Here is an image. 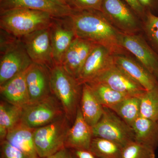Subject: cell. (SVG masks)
<instances>
[{"mask_svg": "<svg viewBox=\"0 0 158 158\" xmlns=\"http://www.w3.org/2000/svg\"><path fill=\"white\" fill-rule=\"evenodd\" d=\"M65 18L76 37L104 46L114 55L128 54L119 41L121 32L111 24L102 11L74 10Z\"/></svg>", "mask_w": 158, "mask_h": 158, "instance_id": "cell-1", "label": "cell"}, {"mask_svg": "<svg viewBox=\"0 0 158 158\" xmlns=\"http://www.w3.org/2000/svg\"><path fill=\"white\" fill-rule=\"evenodd\" d=\"M55 17L45 11L16 9L1 11V30L19 38L50 27Z\"/></svg>", "mask_w": 158, "mask_h": 158, "instance_id": "cell-2", "label": "cell"}, {"mask_svg": "<svg viewBox=\"0 0 158 158\" xmlns=\"http://www.w3.org/2000/svg\"><path fill=\"white\" fill-rule=\"evenodd\" d=\"M49 73L51 93L62 105L65 116L73 124L80 106L82 85L61 65L55 64Z\"/></svg>", "mask_w": 158, "mask_h": 158, "instance_id": "cell-3", "label": "cell"}, {"mask_svg": "<svg viewBox=\"0 0 158 158\" xmlns=\"http://www.w3.org/2000/svg\"><path fill=\"white\" fill-rule=\"evenodd\" d=\"M0 86L26 70L33 62L20 38L1 30Z\"/></svg>", "mask_w": 158, "mask_h": 158, "instance_id": "cell-4", "label": "cell"}, {"mask_svg": "<svg viewBox=\"0 0 158 158\" xmlns=\"http://www.w3.org/2000/svg\"><path fill=\"white\" fill-rule=\"evenodd\" d=\"M72 125L65 116L50 124L35 129L34 141L38 157H48L65 148V138Z\"/></svg>", "mask_w": 158, "mask_h": 158, "instance_id": "cell-5", "label": "cell"}, {"mask_svg": "<svg viewBox=\"0 0 158 158\" xmlns=\"http://www.w3.org/2000/svg\"><path fill=\"white\" fill-rule=\"evenodd\" d=\"M65 116L64 110L52 94L23 107L21 122L29 127L37 129Z\"/></svg>", "mask_w": 158, "mask_h": 158, "instance_id": "cell-6", "label": "cell"}, {"mask_svg": "<svg viewBox=\"0 0 158 158\" xmlns=\"http://www.w3.org/2000/svg\"><path fill=\"white\" fill-rule=\"evenodd\" d=\"M93 137L105 138L116 142L122 147L135 141L132 127L112 110L104 107L102 116L92 127Z\"/></svg>", "mask_w": 158, "mask_h": 158, "instance_id": "cell-7", "label": "cell"}, {"mask_svg": "<svg viewBox=\"0 0 158 158\" xmlns=\"http://www.w3.org/2000/svg\"><path fill=\"white\" fill-rule=\"evenodd\" d=\"M20 39L33 63L44 66L49 70L53 67L55 64L50 27L35 31Z\"/></svg>", "mask_w": 158, "mask_h": 158, "instance_id": "cell-8", "label": "cell"}, {"mask_svg": "<svg viewBox=\"0 0 158 158\" xmlns=\"http://www.w3.org/2000/svg\"><path fill=\"white\" fill-rule=\"evenodd\" d=\"M101 11L111 24L123 34H137L141 30L139 20L121 0H103Z\"/></svg>", "mask_w": 158, "mask_h": 158, "instance_id": "cell-9", "label": "cell"}, {"mask_svg": "<svg viewBox=\"0 0 158 158\" xmlns=\"http://www.w3.org/2000/svg\"><path fill=\"white\" fill-rule=\"evenodd\" d=\"M119 41L122 46L133 54L138 62L158 81V56L151 48L144 37L138 34L121 33Z\"/></svg>", "mask_w": 158, "mask_h": 158, "instance_id": "cell-10", "label": "cell"}, {"mask_svg": "<svg viewBox=\"0 0 158 158\" xmlns=\"http://www.w3.org/2000/svg\"><path fill=\"white\" fill-rule=\"evenodd\" d=\"M114 55L106 48L97 45L87 58L77 81L81 85L92 81L115 64Z\"/></svg>", "mask_w": 158, "mask_h": 158, "instance_id": "cell-11", "label": "cell"}, {"mask_svg": "<svg viewBox=\"0 0 158 158\" xmlns=\"http://www.w3.org/2000/svg\"><path fill=\"white\" fill-rule=\"evenodd\" d=\"M91 82L102 83L113 90L130 96L141 97L146 91L115 64Z\"/></svg>", "mask_w": 158, "mask_h": 158, "instance_id": "cell-12", "label": "cell"}, {"mask_svg": "<svg viewBox=\"0 0 158 158\" xmlns=\"http://www.w3.org/2000/svg\"><path fill=\"white\" fill-rule=\"evenodd\" d=\"M97 45L86 40L75 37L64 55L61 65L77 80L87 58Z\"/></svg>", "mask_w": 158, "mask_h": 158, "instance_id": "cell-13", "label": "cell"}, {"mask_svg": "<svg viewBox=\"0 0 158 158\" xmlns=\"http://www.w3.org/2000/svg\"><path fill=\"white\" fill-rule=\"evenodd\" d=\"M53 57L55 64L61 65L66 51L76 37L65 17L55 18L50 27Z\"/></svg>", "mask_w": 158, "mask_h": 158, "instance_id": "cell-14", "label": "cell"}, {"mask_svg": "<svg viewBox=\"0 0 158 158\" xmlns=\"http://www.w3.org/2000/svg\"><path fill=\"white\" fill-rule=\"evenodd\" d=\"M30 103L36 102L52 95L49 70L44 66L33 63L26 75Z\"/></svg>", "mask_w": 158, "mask_h": 158, "instance_id": "cell-15", "label": "cell"}, {"mask_svg": "<svg viewBox=\"0 0 158 158\" xmlns=\"http://www.w3.org/2000/svg\"><path fill=\"white\" fill-rule=\"evenodd\" d=\"M115 65L134 81L141 85L146 91L158 86V81L138 60L127 55L114 56Z\"/></svg>", "mask_w": 158, "mask_h": 158, "instance_id": "cell-16", "label": "cell"}, {"mask_svg": "<svg viewBox=\"0 0 158 158\" xmlns=\"http://www.w3.org/2000/svg\"><path fill=\"white\" fill-rule=\"evenodd\" d=\"M27 9L45 11L57 18L68 16L73 9L58 5L49 0H0L1 11Z\"/></svg>", "mask_w": 158, "mask_h": 158, "instance_id": "cell-17", "label": "cell"}, {"mask_svg": "<svg viewBox=\"0 0 158 158\" xmlns=\"http://www.w3.org/2000/svg\"><path fill=\"white\" fill-rule=\"evenodd\" d=\"M28 69L0 86L1 95L3 100L21 107L30 103L26 80Z\"/></svg>", "mask_w": 158, "mask_h": 158, "instance_id": "cell-18", "label": "cell"}, {"mask_svg": "<svg viewBox=\"0 0 158 158\" xmlns=\"http://www.w3.org/2000/svg\"><path fill=\"white\" fill-rule=\"evenodd\" d=\"M93 138L92 127L83 117L80 106L73 123L69 130L65 141L66 148L89 149Z\"/></svg>", "mask_w": 158, "mask_h": 158, "instance_id": "cell-19", "label": "cell"}, {"mask_svg": "<svg viewBox=\"0 0 158 158\" xmlns=\"http://www.w3.org/2000/svg\"><path fill=\"white\" fill-rule=\"evenodd\" d=\"M34 129L21 122L8 132L6 140L29 158L38 157L34 144Z\"/></svg>", "mask_w": 158, "mask_h": 158, "instance_id": "cell-20", "label": "cell"}, {"mask_svg": "<svg viewBox=\"0 0 158 158\" xmlns=\"http://www.w3.org/2000/svg\"><path fill=\"white\" fill-rule=\"evenodd\" d=\"M135 141L155 151L158 148V123L139 116L131 126Z\"/></svg>", "mask_w": 158, "mask_h": 158, "instance_id": "cell-21", "label": "cell"}, {"mask_svg": "<svg viewBox=\"0 0 158 158\" xmlns=\"http://www.w3.org/2000/svg\"><path fill=\"white\" fill-rule=\"evenodd\" d=\"M80 107L85 121L91 127L97 123L104 112V107L94 96L87 84L82 85Z\"/></svg>", "mask_w": 158, "mask_h": 158, "instance_id": "cell-22", "label": "cell"}, {"mask_svg": "<svg viewBox=\"0 0 158 158\" xmlns=\"http://www.w3.org/2000/svg\"><path fill=\"white\" fill-rule=\"evenodd\" d=\"M23 107L2 100L0 103V140L6 139L8 132L21 122Z\"/></svg>", "mask_w": 158, "mask_h": 158, "instance_id": "cell-23", "label": "cell"}, {"mask_svg": "<svg viewBox=\"0 0 158 158\" xmlns=\"http://www.w3.org/2000/svg\"><path fill=\"white\" fill-rule=\"evenodd\" d=\"M140 103L141 97L130 96L109 109L131 127L140 116Z\"/></svg>", "mask_w": 158, "mask_h": 158, "instance_id": "cell-24", "label": "cell"}, {"mask_svg": "<svg viewBox=\"0 0 158 158\" xmlns=\"http://www.w3.org/2000/svg\"><path fill=\"white\" fill-rule=\"evenodd\" d=\"M87 84L100 103L105 107L110 108L130 96L99 82H91Z\"/></svg>", "mask_w": 158, "mask_h": 158, "instance_id": "cell-25", "label": "cell"}, {"mask_svg": "<svg viewBox=\"0 0 158 158\" xmlns=\"http://www.w3.org/2000/svg\"><path fill=\"white\" fill-rule=\"evenodd\" d=\"M123 147L105 138L93 137L89 149L98 158H122Z\"/></svg>", "mask_w": 158, "mask_h": 158, "instance_id": "cell-26", "label": "cell"}, {"mask_svg": "<svg viewBox=\"0 0 158 158\" xmlns=\"http://www.w3.org/2000/svg\"><path fill=\"white\" fill-rule=\"evenodd\" d=\"M140 116L158 123V86L141 97Z\"/></svg>", "mask_w": 158, "mask_h": 158, "instance_id": "cell-27", "label": "cell"}, {"mask_svg": "<svg viewBox=\"0 0 158 158\" xmlns=\"http://www.w3.org/2000/svg\"><path fill=\"white\" fill-rule=\"evenodd\" d=\"M122 158H155V151L135 141L123 147Z\"/></svg>", "mask_w": 158, "mask_h": 158, "instance_id": "cell-28", "label": "cell"}, {"mask_svg": "<svg viewBox=\"0 0 158 158\" xmlns=\"http://www.w3.org/2000/svg\"><path fill=\"white\" fill-rule=\"evenodd\" d=\"M142 28L149 42L158 52V16L148 12Z\"/></svg>", "mask_w": 158, "mask_h": 158, "instance_id": "cell-29", "label": "cell"}, {"mask_svg": "<svg viewBox=\"0 0 158 158\" xmlns=\"http://www.w3.org/2000/svg\"><path fill=\"white\" fill-rule=\"evenodd\" d=\"M74 10H94L101 11L103 0H68Z\"/></svg>", "mask_w": 158, "mask_h": 158, "instance_id": "cell-30", "label": "cell"}, {"mask_svg": "<svg viewBox=\"0 0 158 158\" xmlns=\"http://www.w3.org/2000/svg\"><path fill=\"white\" fill-rule=\"evenodd\" d=\"M29 158L22 152L5 140L1 141V158Z\"/></svg>", "mask_w": 158, "mask_h": 158, "instance_id": "cell-31", "label": "cell"}, {"mask_svg": "<svg viewBox=\"0 0 158 158\" xmlns=\"http://www.w3.org/2000/svg\"><path fill=\"white\" fill-rule=\"evenodd\" d=\"M68 150L71 158H98L90 149L68 148Z\"/></svg>", "mask_w": 158, "mask_h": 158, "instance_id": "cell-32", "label": "cell"}, {"mask_svg": "<svg viewBox=\"0 0 158 158\" xmlns=\"http://www.w3.org/2000/svg\"><path fill=\"white\" fill-rule=\"evenodd\" d=\"M134 11L138 14L142 15L144 12V8L141 6L138 0H124Z\"/></svg>", "mask_w": 158, "mask_h": 158, "instance_id": "cell-33", "label": "cell"}, {"mask_svg": "<svg viewBox=\"0 0 158 158\" xmlns=\"http://www.w3.org/2000/svg\"><path fill=\"white\" fill-rule=\"evenodd\" d=\"M47 158H71V157L68 149L64 148L55 154Z\"/></svg>", "mask_w": 158, "mask_h": 158, "instance_id": "cell-34", "label": "cell"}, {"mask_svg": "<svg viewBox=\"0 0 158 158\" xmlns=\"http://www.w3.org/2000/svg\"><path fill=\"white\" fill-rule=\"evenodd\" d=\"M49 1L60 6H65V7H68L72 9L69 6L68 0H49Z\"/></svg>", "mask_w": 158, "mask_h": 158, "instance_id": "cell-35", "label": "cell"}, {"mask_svg": "<svg viewBox=\"0 0 158 158\" xmlns=\"http://www.w3.org/2000/svg\"><path fill=\"white\" fill-rule=\"evenodd\" d=\"M138 1L141 6L144 8V7L149 6L152 2V0H138Z\"/></svg>", "mask_w": 158, "mask_h": 158, "instance_id": "cell-36", "label": "cell"}, {"mask_svg": "<svg viewBox=\"0 0 158 158\" xmlns=\"http://www.w3.org/2000/svg\"><path fill=\"white\" fill-rule=\"evenodd\" d=\"M36 158H40V157H38Z\"/></svg>", "mask_w": 158, "mask_h": 158, "instance_id": "cell-37", "label": "cell"}]
</instances>
